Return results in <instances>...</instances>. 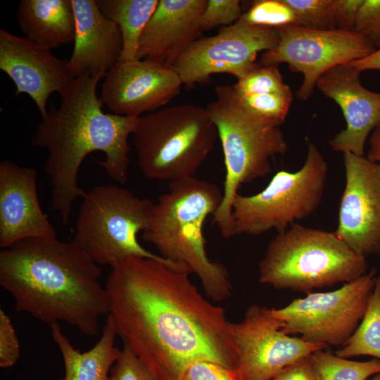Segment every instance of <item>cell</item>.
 I'll return each mask as SVG.
<instances>
[{
	"label": "cell",
	"instance_id": "6da1fadb",
	"mask_svg": "<svg viewBox=\"0 0 380 380\" xmlns=\"http://www.w3.org/2000/svg\"><path fill=\"white\" fill-rule=\"evenodd\" d=\"M189 274L156 260L128 257L111 267L106 283L118 336L157 380H180L198 361L236 372L232 323Z\"/></svg>",
	"mask_w": 380,
	"mask_h": 380
},
{
	"label": "cell",
	"instance_id": "7a4b0ae2",
	"mask_svg": "<svg viewBox=\"0 0 380 380\" xmlns=\"http://www.w3.org/2000/svg\"><path fill=\"white\" fill-rule=\"evenodd\" d=\"M99 265L73 241L56 236L21 240L0 252V285L15 301V311L49 324L66 322L96 336L108 315V291Z\"/></svg>",
	"mask_w": 380,
	"mask_h": 380
},
{
	"label": "cell",
	"instance_id": "3957f363",
	"mask_svg": "<svg viewBox=\"0 0 380 380\" xmlns=\"http://www.w3.org/2000/svg\"><path fill=\"white\" fill-rule=\"evenodd\" d=\"M101 77L83 75L52 104L42 118L32 138V146L44 149L48 157L44 170L49 177L51 210L69 224L74 202L86 191L79 186L78 174L85 158L101 151L97 160L118 184L127 179L131 151L128 139L137 118L105 113L96 90Z\"/></svg>",
	"mask_w": 380,
	"mask_h": 380
},
{
	"label": "cell",
	"instance_id": "277c9868",
	"mask_svg": "<svg viewBox=\"0 0 380 380\" xmlns=\"http://www.w3.org/2000/svg\"><path fill=\"white\" fill-rule=\"evenodd\" d=\"M168 184L167 191L154 204L143 241L154 246L162 258L195 273L214 302L228 299L232 292L228 270L208 257L203 231L206 219L213 217L222 203V191L195 177Z\"/></svg>",
	"mask_w": 380,
	"mask_h": 380
},
{
	"label": "cell",
	"instance_id": "5b68a950",
	"mask_svg": "<svg viewBox=\"0 0 380 380\" xmlns=\"http://www.w3.org/2000/svg\"><path fill=\"white\" fill-rule=\"evenodd\" d=\"M215 100L205 107L216 126L225 165L222 203L213 223L221 235H233L232 204L239 187L269 175L270 158L284 154L288 144L279 127L272 125L250 112L232 85H217Z\"/></svg>",
	"mask_w": 380,
	"mask_h": 380
},
{
	"label": "cell",
	"instance_id": "8992f818",
	"mask_svg": "<svg viewBox=\"0 0 380 380\" xmlns=\"http://www.w3.org/2000/svg\"><path fill=\"white\" fill-rule=\"evenodd\" d=\"M366 258L334 232L293 224L267 245L259 281L277 289L311 293L353 281L366 274Z\"/></svg>",
	"mask_w": 380,
	"mask_h": 380
},
{
	"label": "cell",
	"instance_id": "52a82bcc",
	"mask_svg": "<svg viewBox=\"0 0 380 380\" xmlns=\"http://www.w3.org/2000/svg\"><path fill=\"white\" fill-rule=\"evenodd\" d=\"M132 136L142 175L168 183L195 177L218 138L206 108L193 103L138 117Z\"/></svg>",
	"mask_w": 380,
	"mask_h": 380
},
{
	"label": "cell",
	"instance_id": "ba28073f",
	"mask_svg": "<svg viewBox=\"0 0 380 380\" xmlns=\"http://www.w3.org/2000/svg\"><path fill=\"white\" fill-rule=\"evenodd\" d=\"M82 199L72 241L96 264L112 267L125 258L141 257L190 271L139 243L137 236L150 222L155 204L151 200L109 184L94 186Z\"/></svg>",
	"mask_w": 380,
	"mask_h": 380
},
{
	"label": "cell",
	"instance_id": "9c48e42d",
	"mask_svg": "<svg viewBox=\"0 0 380 380\" xmlns=\"http://www.w3.org/2000/svg\"><path fill=\"white\" fill-rule=\"evenodd\" d=\"M328 175L327 163L312 143L296 172L280 170L259 193L238 194L232 204L233 235L258 236L270 230L278 233L296 220L311 215L319 207Z\"/></svg>",
	"mask_w": 380,
	"mask_h": 380
},
{
	"label": "cell",
	"instance_id": "30bf717a",
	"mask_svg": "<svg viewBox=\"0 0 380 380\" xmlns=\"http://www.w3.org/2000/svg\"><path fill=\"white\" fill-rule=\"evenodd\" d=\"M374 269L341 288L309 293L281 308H271L288 335L317 344L343 346L360 323L377 277Z\"/></svg>",
	"mask_w": 380,
	"mask_h": 380
},
{
	"label": "cell",
	"instance_id": "8fae6325",
	"mask_svg": "<svg viewBox=\"0 0 380 380\" xmlns=\"http://www.w3.org/2000/svg\"><path fill=\"white\" fill-rule=\"evenodd\" d=\"M279 39L272 49L262 53L257 64H288L290 70L302 74L296 92L300 100L313 94L319 77L334 67L362 59L376 48L355 31L314 30L298 25L277 29Z\"/></svg>",
	"mask_w": 380,
	"mask_h": 380
},
{
	"label": "cell",
	"instance_id": "7c38bea8",
	"mask_svg": "<svg viewBox=\"0 0 380 380\" xmlns=\"http://www.w3.org/2000/svg\"><path fill=\"white\" fill-rule=\"evenodd\" d=\"M277 29L251 25L240 18L217 34L201 37L175 61L172 68L182 84L202 83L213 74H230L238 79L257 66L256 58L276 46Z\"/></svg>",
	"mask_w": 380,
	"mask_h": 380
},
{
	"label": "cell",
	"instance_id": "4fadbf2b",
	"mask_svg": "<svg viewBox=\"0 0 380 380\" xmlns=\"http://www.w3.org/2000/svg\"><path fill=\"white\" fill-rule=\"evenodd\" d=\"M239 380H272L297 360L326 345L308 343L284 333L271 308L253 304L241 321L232 324Z\"/></svg>",
	"mask_w": 380,
	"mask_h": 380
},
{
	"label": "cell",
	"instance_id": "5bb4252c",
	"mask_svg": "<svg viewBox=\"0 0 380 380\" xmlns=\"http://www.w3.org/2000/svg\"><path fill=\"white\" fill-rule=\"evenodd\" d=\"M346 184L334 233L354 252L380 255V163L343 153Z\"/></svg>",
	"mask_w": 380,
	"mask_h": 380
},
{
	"label": "cell",
	"instance_id": "9a60e30c",
	"mask_svg": "<svg viewBox=\"0 0 380 380\" xmlns=\"http://www.w3.org/2000/svg\"><path fill=\"white\" fill-rule=\"evenodd\" d=\"M182 82L168 65L148 59L118 61L104 77L100 99L113 113L138 118L164 108Z\"/></svg>",
	"mask_w": 380,
	"mask_h": 380
},
{
	"label": "cell",
	"instance_id": "2e32d148",
	"mask_svg": "<svg viewBox=\"0 0 380 380\" xmlns=\"http://www.w3.org/2000/svg\"><path fill=\"white\" fill-rule=\"evenodd\" d=\"M0 69L14 83L15 95L26 94L34 101L41 117L47 112L53 93L60 96L72 86L68 61L55 56L24 37L0 30Z\"/></svg>",
	"mask_w": 380,
	"mask_h": 380
},
{
	"label": "cell",
	"instance_id": "e0dca14e",
	"mask_svg": "<svg viewBox=\"0 0 380 380\" xmlns=\"http://www.w3.org/2000/svg\"><path fill=\"white\" fill-rule=\"evenodd\" d=\"M360 72L347 64L327 71L316 88L341 108L346 127L329 140L335 151L365 156L369 134L380 124V93L366 89Z\"/></svg>",
	"mask_w": 380,
	"mask_h": 380
},
{
	"label": "cell",
	"instance_id": "ac0fdd59",
	"mask_svg": "<svg viewBox=\"0 0 380 380\" xmlns=\"http://www.w3.org/2000/svg\"><path fill=\"white\" fill-rule=\"evenodd\" d=\"M37 172L11 160L0 163V246L21 240L56 236L39 204Z\"/></svg>",
	"mask_w": 380,
	"mask_h": 380
},
{
	"label": "cell",
	"instance_id": "d6986e66",
	"mask_svg": "<svg viewBox=\"0 0 380 380\" xmlns=\"http://www.w3.org/2000/svg\"><path fill=\"white\" fill-rule=\"evenodd\" d=\"M206 3L207 0H158L140 37L136 58L172 67L201 37V19Z\"/></svg>",
	"mask_w": 380,
	"mask_h": 380
},
{
	"label": "cell",
	"instance_id": "ffe728a7",
	"mask_svg": "<svg viewBox=\"0 0 380 380\" xmlns=\"http://www.w3.org/2000/svg\"><path fill=\"white\" fill-rule=\"evenodd\" d=\"M75 36L69 68L74 77L104 78L119 61L122 37L116 23L106 17L95 0H72Z\"/></svg>",
	"mask_w": 380,
	"mask_h": 380
},
{
	"label": "cell",
	"instance_id": "44dd1931",
	"mask_svg": "<svg viewBox=\"0 0 380 380\" xmlns=\"http://www.w3.org/2000/svg\"><path fill=\"white\" fill-rule=\"evenodd\" d=\"M17 20L24 37L51 50L74 42L75 18L72 0H21Z\"/></svg>",
	"mask_w": 380,
	"mask_h": 380
},
{
	"label": "cell",
	"instance_id": "7402d4cb",
	"mask_svg": "<svg viewBox=\"0 0 380 380\" xmlns=\"http://www.w3.org/2000/svg\"><path fill=\"white\" fill-rule=\"evenodd\" d=\"M53 340L61 351L65 374L62 380H108L110 371L120 350L114 322L107 315L99 341L89 350L80 353L63 333L58 322L49 324Z\"/></svg>",
	"mask_w": 380,
	"mask_h": 380
},
{
	"label": "cell",
	"instance_id": "603a6c76",
	"mask_svg": "<svg viewBox=\"0 0 380 380\" xmlns=\"http://www.w3.org/2000/svg\"><path fill=\"white\" fill-rule=\"evenodd\" d=\"M96 4L101 12L121 31L122 51L119 61L137 58L140 37L158 0H97Z\"/></svg>",
	"mask_w": 380,
	"mask_h": 380
},
{
	"label": "cell",
	"instance_id": "cb8c5ba5",
	"mask_svg": "<svg viewBox=\"0 0 380 380\" xmlns=\"http://www.w3.org/2000/svg\"><path fill=\"white\" fill-rule=\"evenodd\" d=\"M335 354L344 358L372 356L380 360V277L376 278L360 323L346 344Z\"/></svg>",
	"mask_w": 380,
	"mask_h": 380
},
{
	"label": "cell",
	"instance_id": "d4e9b609",
	"mask_svg": "<svg viewBox=\"0 0 380 380\" xmlns=\"http://www.w3.org/2000/svg\"><path fill=\"white\" fill-rule=\"evenodd\" d=\"M319 350L312 353L320 380H367L380 372V360L355 361Z\"/></svg>",
	"mask_w": 380,
	"mask_h": 380
},
{
	"label": "cell",
	"instance_id": "484cf974",
	"mask_svg": "<svg viewBox=\"0 0 380 380\" xmlns=\"http://www.w3.org/2000/svg\"><path fill=\"white\" fill-rule=\"evenodd\" d=\"M239 97L250 112L276 127L285 121L293 101L291 90Z\"/></svg>",
	"mask_w": 380,
	"mask_h": 380
},
{
	"label": "cell",
	"instance_id": "4316f807",
	"mask_svg": "<svg viewBox=\"0 0 380 380\" xmlns=\"http://www.w3.org/2000/svg\"><path fill=\"white\" fill-rule=\"evenodd\" d=\"M239 96L284 92L291 89L277 65H259L237 80L232 85Z\"/></svg>",
	"mask_w": 380,
	"mask_h": 380
},
{
	"label": "cell",
	"instance_id": "83f0119b",
	"mask_svg": "<svg viewBox=\"0 0 380 380\" xmlns=\"http://www.w3.org/2000/svg\"><path fill=\"white\" fill-rule=\"evenodd\" d=\"M241 19L258 26L279 29L296 25V17L291 8L283 0L255 1Z\"/></svg>",
	"mask_w": 380,
	"mask_h": 380
},
{
	"label": "cell",
	"instance_id": "f1b7e54d",
	"mask_svg": "<svg viewBox=\"0 0 380 380\" xmlns=\"http://www.w3.org/2000/svg\"><path fill=\"white\" fill-rule=\"evenodd\" d=\"M333 0H283L293 11L296 25L314 30L334 29Z\"/></svg>",
	"mask_w": 380,
	"mask_h": 380
},
{
	"label": "cell",
	"instance_id": "f546056e",
	"mask_svg": "<svg viewBox=\"0 0 380 380\" xmlns=\"http://www.w3.org/2000/svg\"><path fill=\"white\" fill-rule=\"evenodd\" d=\"M242 14L239 0H207L201 19V30L203 32L220 25H231Z\"/></svg>",
	"mask_w": 380,
	"mask_h": 380
},
{
	"label": "cell",
	"instance_id": "4dcf8cb0",
	"mask_svg": "<svg viewBox=\"0 0 380 380\" xmlns=\"http://www.w3.org/2000/svg\"><path fill=\"white\" fill-rule=\"evenodd\" d=\"M108 380H157L125 344L110 371Z\"/></svg>",
	"mask_w": 380,
	"mask_h": 380
},
{
	"label": "cell",
	"instance_id": "1f68e13d",
	"mask_svg": "<svg viewBox=\"0 0 380 380\" xmlns=\"http://www.w3.org/2000/svg\"><path fill=\"white\" fill-rule=\"evenodd\" d=\"M355 31L376 49L380 46V0H363Z\"/></svg>",
	"mask_w": 380,
	"mask_h": 380
},
{
	"label": "cell",
	"instance_id": "d6a6232c",
	"mask_svg": "<svg viewBox=\"0 0 380 380\" xmlns=\"http://www.w3.org/2000/svg\"><path fill=\"white\" fill-rule=\"evenodd\" d=\"M20 343L10 317L0 310V367L13 366L20 357Z\"/></svg>",
	"mask_w": 380,
	"mask_h": 380
},
{
	"label": "cell",
	"instance_id": "836d02e7",
	"mask_svg": "<svg viewBox=\"0 0 380 380\" xmlns=\"http://www.w3.org/2000/svg\"><path fill=\"white\" fill-rule=\"evenodd\" d=\"M180 380H239L236 371L212 361H198L184 372Z\"/></svg>",
	"mask_w": 380,
	"mask_h": 380
},
{
	"label": "cell",
	"instance_id": "e575fe53",
	"mask_svg": "<svg viewBox=\"0 0 380 380\" xmlns=\"http://www.w3.org/2000/svg\"><path fill=\"white\" fill-rule=\"evenodd\" d=\"M363 0H333L332 21L336 30L355 31Z\"/></svg>",
	"mask_w": 380,
	"mask_h": 380
},
{
	"label": "cell",
	"instance_id": "d590c367",
	"mask_svg": "<svg viewBox=\"0 0 380 380\" xmlns=\"http://www.w3.org/2000/svg\"><path fill=\"white\" fill-rule=\"evenodd\" d=\"M272 380H320L312 353L288 365Z\"/></svg>",
	"mask_w": 380,
	"mask_h": 380
},
{
	"label": "cell",
	"instance_id": "8d00e7d4",
	"mask_svg": "<svg viewBox=\"0 0 380 380\" xmlns=\"http://www.w3.org/2000/svg\"><path fill=\"white\" fill-rule=\"evenodd\" d=\"M360 73L366 70L380 71V46L374 52L362 59L347 63Z\"/></svg>",
	"mask_w": 380,
	"mask_h": 380
},
{
	"label": "cell",
	"instance_id": "74e56055",
	"mask_svg": "<svg viewBox=\"0 0 380 380\" xmlns=\"http://www.w3.org/2000/svg\"><path fill=\"white\" fill-rule=\"evenodd\" d=\"M366 157L373 162L380 163V124L372 132Z\"/></svg>",
	"mask_w": 380,
	"mask_h": 380
},
{
	"label": "cell",
	"instance_id": "f35d334b",
	"mask_svg": "<svg viewBox=\"0 0 380 380\" xmlns=\"http://www.w3.org/2000/svg\"><path fill=\"white\" fill-rule=\"evenodd\" d=\"M369 380H380V372L372 376Z\"/></svg>",
	"mask_w": 380,
	"mask_h": 380
}]
</instances>
